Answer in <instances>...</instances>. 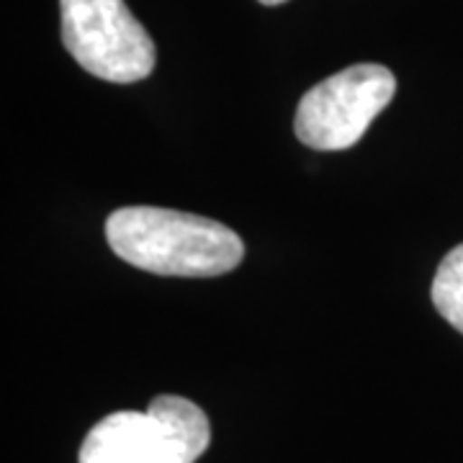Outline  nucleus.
<instances>
[{
  "label": "nucleus",
  "instance_id": "obj_2",
  "mask_svg": "<svg viewBox=\"0 0 463 463\" xmlns=\"http://www.w3.org/2000/svg\"><path fill=\"white\" fill-rule=\"evenodd\" d=\"M209 440V417L199 404L163 394L145 412L103 417L85 435L78 463H196Z\"/></svg>",
  "mask_w": 463,
  "mask_h": 463
},
{
  "label": "nucleus",
  "instance_id": "obj_1",
  "mask_svg": "<svg viewBox=\"0 0 463 463\" xmlns=\"http://www.w3.org/2000/svg\"><path fill=\"white\" fill-rule=\"evenodd\" d=\"M109 248L124 263L157 276L214 279L245 258L240 234L209 216L127 206L106 219Z\"/></svg>",
  "mask_w": 463,
  "mask_h": 463
},
{
  "label": "nucleus",
  "instance_id": "obj_6",
  "mask_svg": "<svg viewBox=\"0 0 463 463\" xmlns=\"http://www.w3.org/2000/svg\"><path fill=\"white\" fill-rule=\"evenodd\" d=\"M258 3H263V5H281V3H288V0H258Z\"/></svg>",
  "mask_w": 463,
  "mask_h": 463
},
{
  "label": "nucleus",
  "instance_id": "obj_4",
  "mask_svg": "<svg viewBox=\"0 0 463 463\" xmlns=\"http://www.w3.org/2000/svg\"><path fill=\"white\" fill-rule=\"evenodd\" d=\"M397 78L383 65H353L315 85L298 100L294 132L319 152H340L361 142L368 124L392 103Z\"/></svg>",
  "mask_w": 463,
  "mask_h": 463
},
{
  "label": "nucleus",
  "instance_id": "obj_5",
  "mask_svg": "<svg viewBox=\"0 0 463 463\" xmlns=\"http://www.w3.org/2000/svg\"><path fill=\"white\" fill-rule=\"evenodd\" d=\"M430 297L440 317L463 335V245L450 250L440 260Z\"/></svg>",
  "mask_w": 463,
  "mask_h": 463
},
{
  "label": "nucleus",
  "instance_id": "obj_3",
  "mask_svg": "<svg viewBox=\"0 0 463 463\" xmlns=\"http://www.w3.org/2000/svg\"><path fill=\"white\" fill-rule=\"evenodd\" d=\"M62 42L85 72L137 83L155 70L157 50L124 0H60Z\"/></svg>",
  "mask_w": 463,
  "mask_h": 463
}]
</instances>
